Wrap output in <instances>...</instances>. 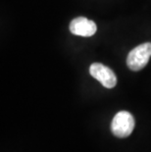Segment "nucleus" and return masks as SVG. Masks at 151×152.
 I'll use <instances>...</instances> for the list:
<instances>
[{"instance_id":"obj_1","label":"nucleus","mask_w":151,"mask_h":152,"mask_svg":"<svg viewBox=\"0 0 151 152\" xmlns=\"http://www.w3.org/2000/svg\"><path fill=\"white\" fill-rule=\"evenodd\" d=\"M151 57V42H145L134 47L127 57L128 69L137 72L147 65Z\"/></svg>"},{"instance_id":"obj_2","label":"nucleus","mask_w":151,"mask_h":152,"mask_svg":"<svg viewBox=\"0 0 151 152\" xmlns=\"http://www.w3.org/2000/svg\"><path fill=\"white\" fill-rule=\"evenodd\" d=\"M134 129V119L128 111L118 112L111 123V131L117 137H128Z\"/></svg>"},{"instance_id":"obj_3","label":"nucleus","mask_w":151,"mask_h":152,"mask_svg":"<svg viewBox=\"0 0 151 152\" xmlns=\"http://www.w3.org/2000/svg\"><path fill=\"white\" fill-rule=\"evenodd\" d=\"M89 74L106 88H113L117 83V77L110 68L101 63H93L89 67Z\"/></svg>"},{"instance_id":"obj_4","label":"nucleus","mask_w":151,"mask_h":152,"mask_svg":"<svg viewBox=\"0 0 151 152\" xmlns=\"http://www.w3.org/2000/svg\"><path fill=\"white\" fill-rule=\"evenodd\" d=\"M70 31L73 34L79 37H92L97 31L96 24L93 21L85 17H78L70 23Z\"/></svg>"}]
</instances>
